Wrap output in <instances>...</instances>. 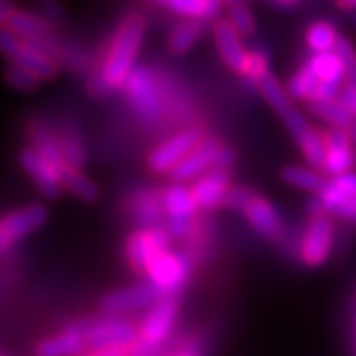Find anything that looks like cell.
Returning <instances> with one entry per match:
<instances>
[{
    "label": "cell",
    "mask_w": 356,
    "mask_h": 356,
    "mask_svg": "<svg viewBox=\"0 0 356 356\" xmlns=\"http://www.w3.org/2000/svg\"><path fill=\"white\" fill-rule=\"evenodd\" d=\"M58 140L62 147V154H64L65 163L74 168H81L88 161V153H86V145L79 135V129L74 123H65L58 129Z\"/></svg>",
    "instance_id": "29"
},
{
    "label": "cell",
    "mask_w": 356,
    "mask_h": 356,
    "mask_svg": "<svg viewBox=\"0 0 356 356\" xmlns=\"http://www.w3.org/2000/svg\"><path fill=\"white\" fill-rule=\"evenodd\" d=\"M48 222V210L40 202L26 204L10 210L0 222V250L8 252L16 243L38 232Z\"/></svg>",
    "instance_id": "9"
},
{
    "label": "cell",
    "mask_w": 356,
    "mask_h": 356,
    "mask_svg": "<svg viewBox=\"0 0 356 356\" xmlns=\"http://www.w3.org/2000/svg\"><path fill=\"white\" fill-rule=\"evenodd\" d=\"M275 4H280L281 8H293L299 4V0H275Z\"/></svg>",
    "instance_id": "43"
},
{
    "label": "cell",
    "mask_w": 356,
    "mask_h": 356,
    "mask_svg": "<svg viewBox=\"0 0 356 356\" xmlns=\"http://www.w3.org/2000/svg\"><path fill=\"white\" fill-rule=\"evenodd\" d=\"M6 81L18 91H34L42 79L36 74H32L30 70L22 67V65L10 64V67L6 70Z\"/></svg>",
    "instance_id": "35"
},
{
    "label": "cell",
    "mask_w": 356,
    "mask_h": 356,
    "mask_svg": "<svg viewBox=\"0 0 356 356\" xmlns=\"http://www.w3.org/2000/svg\"><path fill=\"white\" fill-rule=\"evenodd\" d=\"M170 356H202V348H200V344L196 343V341H188L182 346H178L177 353H172Z\"/></svg>",
    "instance_id": "40"
},
{
    "label": "cell",
    "mask_w": 356,
    "mask_h": 356,
    "mask_svg": "<svg viewBox=\"0 0 356 356\" xmlns=\"http://www.w3.org/2000/svg\"><path fill=\"white\" fill-rule=\"evenodd\" d=\"M147 277L165 293H177L192 275V257L184 252L163 250L147 267Z\"/></svg>",
    "instance_id": "8"
},
{
    "label": "cell",
    "mask_w": 356,
    "mask_h": 356,
    "mask_svg": "<svg viewBox=\"0 0 356 356\" xmlns=\"http://www.w3.org/2000/svg\"><path fill=\"white\" fill-rule=\"evenodd\" d=\"M222 4H224L222 0H170L166 8L182 18L208 22L220 14Z\"/></svg>",
    "instance_id": "28"
},
{
    "label": "cell",
    "mask_w": 356,
    "mask_h": 356,
    "mask_svg": "<svg viewBox=\"0 0 356 356\" xmlns=\"http://www.w3.org/2000/svg\"><path fill=\"white\" fill-rule=\"evenodd\" d=\"M224 4H232V2H236V0H222Z\"/></svg>",
    "instance_id": "46"
},
{
    "label": "cell",
    "mask_w": 356,
    "mask_h": 356,
    "mask_svg": "<svg viewBox=\"0 0 356 356\" xmlns=\"http://www.w3.org/2000/svg\"><path fill=\"white\" fill-rule=\"evenodd\" d=\"M0 18H2V26H6L8 30H13L14 34H18L22 40L46 50L51 56L62 51L50 18H42L36 14L13 8L8 0L2 2V16Z\"/></svg>",
    "instance_id": "4"
},
{
    "label": "cell",
    "mask_w": 356,
    "mask_h": 356,
    "mask_svg": "<svg viewBox=\"0 0 356 356\" xmlns=\"http://www.w3.org/2000/svg\"><path fill=\"white\" fill-rule=\"evenodd\" d=\"M163 295L165 293L161 291L151 280L139 281V283H133L127 287L105 293L99 299V309L107 315L133 313L139 309H151Z\"/></svg>",
    "instance_id": "10"
},
{
    "label": "cell",
    "mask_w": 356,
    "mask_h": 356,
    "mask_svg": "<svg viewBox=\"0 0 356 356\" xmlns=\"http://www.w3.org/2000/svg\"><path fill=\"white\" fill-rule=\"evenodd\" d=\"M318 81L321 79L315 76V72L307 64H303L289 77V81L285 83V88H287L289 95H291L295 102H309L315 88L318 86Z\"/></svg>",
    "instance_id": "32"
},
{
    "label": "cell",
    "mask_w": 356,
    "mask_h": 356,
    "mask_svg": "<svg viewBox=\"0 0 356 356\" xmlns=\"http://www.w3.org/2000/svg\"><path fill=\"white\" fill-rule=\"evenodd\" d=\"M191 188L200 210H216L224 206V200L232 188V175L226 168H212L196 178Z\"/></svg>",
    "instance_id": "19"
},
{
    "label": "cell",
    "mask_w": 356,
    "mask_h": 356,
    "mask_svg": "<svg viewBox=\"0 0 356 356\" xmlns=\"http://www.w3.org/2000/svg\"><path fill=\"white\" fill-rule=\"evenodd\" d=\"M267 74H269V58H267L266 50H261V48L248 50V56H245V62H243L240 76H242L250 86L257 88Z\"/></svg>",
    "instance_id": "33"
},
{
    "label": "cell",
    "mask_w": 356,
    "mask_h": 356,
    "mask_svg": "<svg viewBox=\"0 0 356 356\" xmlns=\"http://www.w3.org/2000/svg\"><path fill=\"white\" fill-rule=\"evenodd\" d=\"M166 86L161 76L154 72L151 65L137 64L131 72L127 83H125V97H127L131 111L137 115V119L153 125L159 123L166 105Z\"/></svg>",
    "instance_id": "2"
},
{
    "label": "cell",
    "mask_w": 356,
    "mask_h": 356,
    "mask_svg": "<svg viewBox=\"0 0 356 356\" xmlns=\"http://www.w3.org/2000/svg\"><path fill=\"white\" fill-rule=\"evenodd\" d=\"M355 24H356V13H355Z\"/></svg>",
    "instance_id": "47"
},
{
    "label": "cell",
    "mask_w": 356,
    "mask_h": 356,
    "mask_svg": "<svg viewBox=\"0 0 356 356\" xmlns=\"http://www.w3.org/2000/svg\"><path fill=\"white\" fill-rule=\"evenodd\" d=\"M83 332L86 344L95 348L102 346H111V344H131L139 339V331L123 318H102V321H88L79 323L76 327Z\"/></svg>",
    "instance_id": "15"
},
{
    "label": "cell",
    "mask_w": 356,
    "mask_h": 356,
    "mask_svg": "<svg viewBox=\"0 0 356 356\" xmlns=\"http://www.w3.org/2000/svg\"><path fill=\"white\" fill-rule=\"evenodd\" d=\"M242 214L245 218V222L254 228L255 234H259L261 238L277 242L283 238L285 234V226L281 220L280 210L269 202L267 198H264L261 194L254 192L250 196V200L245 202L242 208Z\"/></svg>",
    "instance_id": "17"
},
{
    "label": "cell",
    "mask_w": 356,
    "mask_h": 356,
    "mask_svg": "<svg viewBox=\"0 0 356 356\" xmlns=\"http://www.w3.org/2000/svg\"><path fill=\"white\" fill-rule=\"evenodd\" d=\"M127 216L139 226H159L165 218L161 191L154 188H137L125 200Z\"/></svg>",
    "instance_id": "21"
},
{
    "label": "cell",
    "mask_w": 356,
    "mask_h": 356,
    "mask_svg": "<svg viewBox=\"0 0 356 356\" xmlns=\"http://www.w3.org/2000/svg\"><path fill=\"white\" fill-rule=\"evenodd\" d=\"M86 346L83 332L76 327H67L65 331L44 339L36 346V356H77Z\"/></svg>",
    "instance_id": "23"
},
{
    "label": "cell",
    "mask_w": 356,
    "mask_h": 356,
    "mask_svg": "<svg viewBox=\"0 0 356 356\" xmlns=\"http://www.w3.org/2000/svg\"><path fill=\"white\" fill-rule=\"evenodd\" d=\"M252 194H254V191L248 188V186H232L228 196H226V200H224V208H228V210H240L242 212V208L250 200Z\"/></svg>",
    "instance_id": "37"
},
{
    "label": "cell",
    "mask_w": 356,
    "mask_h": 356,
    "mask_svg": "<svg viewBox=\"0 0 356 356\" xmlns=\"http://www.w3.org/2000/svg\"><path fill=\"white\" fill-rule=\"evenodd\" d=\"M178 317V299L175 293H166L156 303H154L149 313L145 315L139 329V341L151 344V346H161L168 339Z\"/></svg>",
    "instance_id": "13"
},
{
    "label": "cell",
    "mask_w": 356,
    "mask_h": 356,
    "mask_svg": "<svg viewBox=\"0 0 356 356\" xmlns=\"http://www.w3.org/2000/svg\"><path fill=\"white\" fill-rule=\"evenodd\" d=\"M236 149L229 147L226 143L218 139V137H204L196 149L191 154H186L180 163H178L168 177L172 182H194L196 178H200L212 168H226L229 170L236 165Z\"/></svg>",
    "instance_id": "3"
},
{
    "label": "cell",
    "mask_w": 356,
    "mask_h": 356,
    "mask_svg": "<svg viewBox=\"0 0 356 356\" xmlns=\"http://www.w3.org/2000/svg\"><path fill=\"white\" fill-rule=\"evenodd\" d=\"M341 99L348 105V109L356 117V83H344L343 91H341Z\"/></svg>",
    "instance_id": "39"
},
{
    "label": "cell",
    "mask_w": 356,
    "mask_h": 356,
    "mask_svg": "<svg viewBox=\"0 0 356 356\" xmlns=\"http://www.w3.org/2000/svg\"><path fill=\"white\" fill-rule=\"evenodd\" d=\"M153 2H156V4H163V6H168V2H170V0H153Z\"/></svg>",
    "instance_id": "45"
},
{
    "label": "cell",
    "mask_w": 356,
    "mask_h": 356,
    "mask_svg": "<svg viewBox=\"0 0 356 356\" xmlns=\"http://www.w3.org/2000/svg\"><path fill=\"white\" fill-rule=\"evenodd\" d=\"M307 107L317 119L325 121L331 127L350 129L356 123L355 113L348 109V105L341 97L327 99V102H307Z\"/></svg>",
    "instance_id": "25"
},
{
    "label": "cell",
    "mask_w": 356,
    "mask_h": 356,
    "mask_svg": "<svg viewBox=\"0 0 356 356\" xmlns=\"http://www.w3.org/2000/svg\"><path fill=\"white\" fill-rule=\"evenodd\" d=\"M40 4H42V8L46 10L50 20H60L62 10H60V2H58V0H40Z\"/></svg>",
    "instance_id": "41"
},
{
    "label": "cell",
    "mask_w": 356,
    "mask_h": 356,
    "mask_svg": "<svg viewBox=\"0 0 356 356\" xmlns=\"http://www.w3.org/2000/svg\"><path fill=\"white\" fill-rule=\"evenodd\" d=\"M204 137H206L204 129L200 127L178 131L177 135L168 137L159 147H154L151 154L147 156V165H149V168L153 170L154 175H168L186 154H191L196 149V145Z\"/></svg>",
    "instance_id": "11"
},
{
    "label": "cell",
    "mask_w": 356,
    "mask_h": 356,
    "mask_svg": "<svg viewBox=\"0 0 356 356\" xmlns=\"http://www.w3.org/2000/svg\"><path fill=\"white\" fill-rule=\"evenodd\" d=\"M257 89H259V93L266 99L267 105L280 115L281 121L285 123V127L289 129V133L293 135V139L299 140L301 137H305L307 133H311L315 129L307 121L305 115L295 107V103H293L295 99L289 95L287 88L281 83L277 77L267 74L261 79V83L257 86Z\"/></svg>",
    "instance_id": "7"
},
{
    "label": "cell",
    "mask_w": 356,
    "mask_h": 356,
    "mask_svg": "<svg viewBox=\"0 0 356 356\" xmlns=\"http://www.w3.org/2000/svg\"><path fill=\"white\" fill-rule=\"evenodd\" d=\"M355 139L348 129L331 127L325 133V165L323 172L327 177H337L350 172L356 163Z\"/></svg>",
    "instance_id": "16"
},
{
    "label": "cell",
    "mask_w": 356,
    "mask_h": 356,
    "mask_svg": "<svg viewBox=\"0 0 356 356\" xmlns=\"http://www.w3.org/2000/svg\"><path fill=\"white\" fill-rule=\"evenodd\" d=\"M281 180L285 184H289L297 191H305L317 194L321 191V186L325 184V172L313 168V166H299V165H289L285 168H281Z\"/></svg>",
    "instance_id": "27"
},
{
    "label": "cell",
    "mask_w": 356,
    "mask_h": 356,
    "mask_svg": "<svg viewBox=\"0 0 356 356\" xmlns=\"http://www.w3.org/2000/svg\"><path fill=\"white\" fill-rule=\"evenodd\" d=\"M204 24L202 20H192L184 18L182 22H178L166 36V48L172 56H184L202 40L204 36Z\"/></svg>",
    "instance_id": "24"
},
{
    "label": "cell",
    "mask_w": 356,
    "mask_h": 356,
    "mask_svg": "<svg viewBox=\"0 0 356 356\" xmlns=\"http://www.w3.org/2000/svg\"><path fill=\"white\" fill-rule=\"evenodd\" d=\"M334 51L343 60L344 70H346V83H356V48L353 46V42L346 36H341L334 46Z\"/></svg>",
    "instance_id": "36"
},
{
    "label": "cell",
    "mask_w": 356,
    "mask_h": 356,
    "mask_svg": "<svg viewBox=\"0 0 356 356\" xmlns=\"http://www.w3.org/2000/svg\"><path fill=\"white\" fill-rule=\"evenodd\" d=\"M62 180H64V188L70 194H74L77 200L81 202H95L99 198V188L97 184L91 180L89 177H86L81 172V168H74V166H65L62 170Z\"/></svg>",
    "instance_id": "31"
},
{
    "label": "cell",
    "mask_w": 356,
    "mask_h": 356,
    "mask_svg": "<svg viewBox=\"0 0 356 356\" xmlns=\"http://www.w3.org/2000/svg\"><path fill=\"white\" fill-rule=\"evenodd\" d=\"M334 4H337L341 10L356 13V0H334Z\"/></svg>",
    "instance_id": "42"
},
{
    "label": "cell",
    "mask_w": 356,
    "mask_h": 356,
    "mask_svg": "<svg viewBox=\"0 0 356 356\" xmlns=\"http://www.w3.org/2000/svg\"><path fill=\"white\" fill-rule=\"evenodd\" d=\"M332 216L341 218L344 222H350V224H356V194L355 196H350L346 202L332 214Z\"/></svg>",
    "instance_id": "38"
},
{
    "label": "cell",
    "mask_w": 356,
    "mask_h": 356,
    "mask_svg": "<svg viewBox=\"0 0 356 356\" xmlns=\"http://www.w3.org/2000/svg\"><path fill=\"white\" fill-rule=\"evenodd\" d=\"M89 356H93V355H89Z\"/></svg>",
    "instance_id": "48"
},
{
    "label": "cell",
    "mask_w": 356,
    "mask_h": 356,
    "mask_svg": "<svg viewBox=\"0 0 356 356\" xmlns=\"http://www.w3.org/2000/svg\"><path fill=\"white\" fill-rule=\"evenodd\" d=\"M20 166L26 170V175L32 178V182L36 184V188L44 198L56 200L62 196L64 188V180L62 175L56 166L51 165L50 161L40 153L34 147H26L18 154Z\"/></svg>",
    "instance_id": "14"
},
{
    "label": "cell",
    "mask_w": 356,
    "mask_h": 356,
    "mask_svg": "<svg viewBox=\"0 0 356 356\" xmlns=\"http://www.w3.org/2000/svg\"><path fill=\"white\" fill-rule=\"evenodd\" d=\"M315 76L321 81H331V83H346V70H344L343 60L337 51H318L313 54L305 62Z\"/></svg>",
    "instance_id": "26"
},
{
    "label": "cell",
    "mask_w": 356,
    "mask_h": 356,
    "mask_svg": "<svg viewBox=\"0 0 356 356\" xmlns=\"http://www.w3.org/2000/svg\"><path fill=\"white\" fill-rule=\"evenodd\" d=\"M170 240H172L170 232L163 228L161 224L159 226H140L125 242V257H127L129 266L137 273H145L154 255L161 254L163 250H168Z\"/></svg>",
    "instance_id": "12"
},
{
    "label": "cell",
    "mask_w": 356,
    "mask_h": 356,
    "mask_svg": "<svg viewBox=\"0 0 356 356\" xmlns=\"http://www.w3.org/2000/svg\"><path fill=\"white\" fill-rule=\"evenodd\" d=\"M339 38H341V34H339L337 26L332 24L331 20H315V22H311V26L307 28L305 32L307 48L313 54L332 51Z\"/></svg>",
    "instance_id": "30"
},
{
    "label": "cell",
    "mask_w": 356,
    "mask_h": 356,
    "mask_svg": "<svg viewBox=\"0 0 356 356\" xmlns=\"http://www.w3.org/2000/svg\"><path fill=\"white\" fill-rule=\"evenodd\" d=\"M0 46H2L4 56L13 64H18L26 67V70H30L42 81H48V79H54L58 76V64H56L51 54L22 40L18 34H14L13 30H8L6 26H2Z\"/></svg>",
    "instance_id": "5"
},
{
    "label": "cell",
    "mask_w": 356,
    "mask_h": 356,
    "mask_svg": "<svg viewBox=\"0 0 356 356\" xmlns=\"http://www.w3.org/2000/svg\"><path fill=\"white\" fill-rule=\"evenodd\" d=\"M212 36H214V44H216V50L222 62L228 65L232 72L240 74L243 62H245V56H248V50L242 42V34L236 30V26L232 24L228 18H222V20L214 22Z\"/></svg>",
    "instance_id": "20"
},
{
    "label": "cell",
    "mask_w": 356,
    "mask_h": 356,
    "mask_svg": "<svg viewBox=\"0 0 356 356\" xmlns=\"http://www.w3.org/2000/svg\"><path fill=\"white\" fill-rule=\"evenodd\" d=\"M334 243L332 214H311L299 240V259L305 267L317 269L329 261Z\"/></svg>",
    "instance_id": "6"
},
{
    "label": "cell",
    "mask_w": 356,
    "mask_h": 356,
    "mask_svg": "<svg viewBox=\"0 0 356 356\" xmlns=\"http://www.w3.org/2000/svg\"><path fill=\"white\" fill-rule=\"evenodd\" d=\"M161 198L166 220H194L200 210L192 188L184 186V182H170L163 186Z\"/></svg>",
    "instance_id": "22"
},
{
    "label": "cell",
    "mask_w": 356,
    "mask_h": 356,
    "mask_svg": "<svg viewBox=\"0 0 356 356\" xmlns=\"http://www.w3.org/2000/svg\"><path fill=\"white\" fill-rule=\"evenodd\" d=\"M356 194V172L329 177L317 196L309 202V214H334L350 196Z\"/></svg>",
    "instance_id": "18"
},
{
    "label": "cell",
    "mask_w": 356,
    "mask_h": 356,
    "mask_svg": "<svg viewBox=\"0 0 356 356\" xmlns=\"http://www.w3.org/2000/svg\"><path fill=\"white\" fill-rule=\"evenodd\" d=\"M348 131H350V135H353V139H355V143H356V123L353 125V127L348 129Z\"/></svg>",
    "instance_id": "44"
},
{
    "label": "cell",
    "mask_w": 356,
    "mask_h": 356,
    "mask_svg": "<svg viewBox=\"0 0 356 356\" xmlns=\"http://www.w3.org/2000/svg\"><path fill=\"white\" fill-rule=\"evenodd\" d=\"M228 20L236 26V30L242 34L243 38H250L255 34L257 26H255L254 14L250 10V6L242 0H236V2L228 4Z\"/></svg>",
    "instance_id": "34"
},
{
    "label": "cell",
    "mask_w": 356,
    "mask_h": 356,
    "mask_svg": "<svg viewBox=\"0 0 356 356\" xmlns=\"http://www.w3.org/2000/svg\"><path fill=\"white\" fill-rule=\"evenodd\" d=\"M147 34V20L139 13L127 14L113 32L109 48L105 51L99 76L109 91H121L127 83L131 72L137 67V58Z\"/></svg>",
    "instance_id": "1"
}]
</instances>
